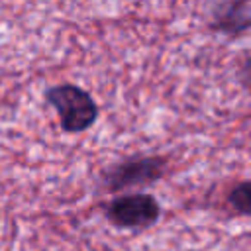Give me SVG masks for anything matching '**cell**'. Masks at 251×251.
Here are the masks:
<instances>
[{
	"mask_svg": "<svg viewBox=\"0 0 251 251\" xmlns=\"http://www.w3.org/2000/svg\"><path fill=\"white\" fill-rule=\"evenodd\" d=\"M45 100L59 114V122L63 131L78 133L94 126L98 120V104L84 88L63 82L45 90Z\"/></svg>",
	"mask_w": 251,
	"mask_h": 251,
	"instance_id": "cell-1",
	"label": "cell"
},
{
	"mask_svg": "<svg viewBox=\"0 0 251 251\" xmlns=\"http://www.w3.org/2000/svg\"><path fill=\"white\" fill-rule=\"evenodd\" d=\"M167 161L157 155H133L110 165L100 175V184L108 192L126 190L131 186H147L165 175Z\"/></svg>",
	"mask_w": 251,
	"mask_h": 251,
	"instance_id": "cell-2",
	"label": "cell"
},
{
	"mask_svg": "<svg viewBox=\"0 0 251 251\" xmlns=\"http://www.w3.org/2000/svg\"><path fill=\"white\" fill-rule=\"evenodd\" d=\"M106 220L122 229H143L161 218V204L153 194L131 192L104 204Z\"/></svg>",
	"mask_w": 251,
	"mask_h": 251,
	"instance_id": "cell-3",
	"label": "cell"
},
{
	"mask_svg": "<svg viewBox=\"0 0 251 251\" xmlns=\"http://www.w3.org/2000/svg\"><path fill=\"white\" fill-rule=\"evenodd\" d=\"M210 27L224 35L235 37L251 25V4L249 0L218 2L212 6Z\"/></svg>",
	"mask_w": 251,
	"mask_h": 251,
	"instance_id": "cell-4",
	"label": "cell"
},
{
	"mask_svg": "<svg viewBox=\"0 0 251 251\" xmlns=\"http://www.w3.org/2000/svg\"><path fill=\"white\" fill-rule=\"evenodd\" d=\"M227 204L235 210V214L249 216L251 214V182L243 180L235 184L227 194Z\"/></svg>",
	"mask_w": 251,
	"mask_h": 251,
	"instance_id": "cell-5",
	"label": "cell"
}]
</instances>
